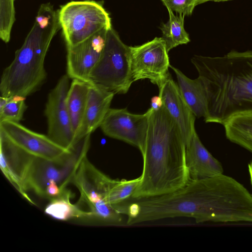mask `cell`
<instances>
[{"label": "cell", "instance_id": "5b68a950", "mask_svg": "<svg viewBox=\"0 0 252 252\" xmlns=\"http://www.w3.org/2000/svg\"><path fill=\"white\" fill-rule=\"evenodd\" d=\"M133 82L131 71L129 46L110 28L100 57L90 75V84L114 94L126 93Z\"/></svg>", "mask_w": 252, "mask_h": 252}, {"label": "cell", "instance_id": "484cf974", "mask_svg": "<svg viewBox=\"0 0 252 252\" xmlns=\"http://www.w3.org/2000/svg\"><path fill=\"white\" fill-rule=\"evenodd\" d=\"M10 97L3 96L0 97V109H1L10 100Z\"/></svg>", "mask_w": 252, "mask_h": 252}, {"label": "cell", "instance_id": "83f0119b", "mask_svg": "<svg viewBox=\"0 0 252 252\" xmlns=\"http://www.w3.org/2000/svg\"><path fill=\"white\" fill-rule=\"evenodd\" d=\"M228 0H197V5H198V4H201L202 3H204V2H205L207 1H209L219 2V1H228Z\"/></svg>", "mask_w": 252, "mask_h": 252}, {"label": "cell", "instance_id": "8992f818", "mask_svg": "<svg viewBox=\"0 0 252 252\" xmlns=\"http://www.w3.org/2000/svg\"><path fill=\"white\" fill-rule=\"evenodd\" d=\"M58 15L66 47L76 45L112 27L109 14L94 0L68 2L58 10Z\"/></svg>", "mask_w": 252, "mask_h": 252}, {"label": "cell", "instance_id": "4fadbf2b", "mask_svg": "<svg viewBox=\"0 0 252 252\" xmlns=\"http://www.w3.org/2000/svg\"><path fill=\"white\" fill-rule=\"evenodd\" d=\"M159 95L163 105L178 125L186 146L195 131V116L170 74L159 89Z\"/></svg>", "mask_w": 252, "mask_h": 252}, {"label": "cell", "instance_id": "d6986e66", "mask_svg": "<svg viewBox=\"0 0 252 252\" xmlns=\"http://www.w3.org/2000/svg\"><path fill=\"white\" fill-rule=\"evenodd\" d=\"M72 193L66 188L56 197L50 199L44 212L48 216L58 220H67L74 218L88 219V214L77 204L70 202Z\"/></svg>", "mask_w": 252, "mask_h": 252}, {"label": "cell", "instance_id": "30bf717a", "mask_svg": "<svg viewBox=\"0 0 252 252\" xmlns=\"http://www.w3.org/2000/svg\"><path fill=\"white\" fill-rule=\"evenodd\" d=\"M0 132L20 148L40 158L55 159L70 151L57 144L48 135L31 130L19 123H0Z\"/></svg>", "mask_w": 252, "mask_h": 252}, {"label": "cell", "instance_id": "4316f807", "mask_svg": "<svg viewBox=\"0 0 252 252\" xmlns=\"http://www.w3.org/2000/svg\"><path fill=\"white\" fill-rule=\"evenodd\" d=\"M248 169L250 175V182L252 188V160L248 165Z\"/></svg>", "mask_w": 252, "mask_h": 252}, {"label": "cell", "instance_id": "7a4b0ae2", "mask_svg": "<svg viewBox=\"0 0 252 252\" xmlns=\"http://www.w3.org/2000/svg\"><path fill=\"white\" fill-rule=\"evenodd\" d=\"M191 62L206 92V123L223 125L235 115L252 113V50H232L221 57L194 55Z\"/></svg>", "mask_w": 252, "mask_h": 252}, {"label": "cell", "instance_id": "ba28073f", "mask_svg": "<svg viewBox=\"0 0 252 252\" xmlns=\"http://www.w3.org/2000/svg\"><path fill=\"white\" fill-rule=\"evenodd\" d=\"M69 78L64 75L59 79L48 94L45 109L48 136L67 150L75 145L74 133L66 104Z\"/></svg>", "mask_w": 252, "mask_h": 252}, {"label": "cell", "instance_id": "cb8c5ba5", "mask_svg": "<svg viewBox=\"0 0 252 252\" xmlns=\"http://www.w3.org/2000/svg\"><path fill=\"white\" fill-rule=\"evenodd\" d=\"M61 191L62 190L57 183L53 181H51L48 185L46 189L47 199L50 200L52 198L57 196L61 193Z\"/></svg>", "mask_w": 252, "mask_h": 252}, {"label": "cell", "instance_id": "6da1fadb", "mask_svg": "<svg viewBox=\"0 0 252 252\" xmlns=\"http://www.w3.org/2000/svg\"><path fill=\"white\" fill-rule=\"evenodd\" d=\"M140 181L131 197L139 199L172 192L189 180L186 144L164 105L150 108Z\"/></svg>", "mask_w": 252, "mask_h": 252}, {"label": "cell", "instance_id": "2e32d148", "mask_svg": "<svg viewBox=\"0 0 252 252\" xmlns=\"http://www.w3.org/2000/svg\"><path fill=\"white\" fill-rule=\"evenodd\" d=\"M170 67L176 75L177 85L191 111L195 117H203L204 119L207 114V99L202 80L199 77L190 79L179 69L171 65Z\"/></svg>", "mask_w": 252, "mask_h": 252}, {"label": "cell", "instance_id": "277c9868", "mask_svg": "<svg viewBox=\"0 0 252 252\" xmlns=\"http://www.w3.org/2000/svg\"><path fill=\"white\" fill-rule=\"evenodd\" d=\"M91 143V134L77 142L70 151L53 159L34 156L30 164L25 185L31 191L42 198H47L46 189L51 181L57 183L62 190L73 178L82 160L87 156Z\"/></svg>", "mask_w": 252, "mask_h": 252}, {"label": "cell", "instance_id": "5bb4252c", "mask_svg": "<svg viewBox=\"0 0 252 252\" xmlns=\"http://www.w3.org/2000/svg\"><path fill=\"white\" fill-rule=\"evenodd\" d=\"M186 159L189 180L205 179L223 173L221 164L204 147L196 130L186 145Z\"/></svg>", "mask_w": 252, "mask_h": 252}, {"label": "cell", "instance_id": "d4e9b609", "mask_svg": "<svg viewBox=\"0 0 252 252\" xmlns=\"http://www.w3.org/2000/svg\"><path fill=\"white\" fill-rule=\"evenodd\" d=\"M163 105V102L161 97L158 95V96H155L151 99V107L154 109H157Z\"/></svg>", "mask_w": 252, "mask_h": 252}, {"label": "cell", "instance_id": "3957f363", "mask_svg": "<svg viewBox=\"0 0 252 252\" xmlns=\"http://www.w3.org/2000/svg\"><path fill=\"white\" fill-rule=\"evenodd\" d=\"M61 29L58 10L50 3L40 5L33 25L1 76V96L27 97L36 92L47 77L46 55L51 41Z\"/></svg>", "mask_w": 252, "mask_h": 252}, {"label": "cell", "instance_id": "9a60e30c", "mask_svg": "<svg viewBox=\"0 0 252 252\" xmlns=\"http://www.w3.org/2000/svg\"><path fill=\"white\" fill-rule=\"evenodd\" d=\"M114 94L90 84L87 104L81 125L75 137V144L100 127L109 110Z\"/></svg>", "mask_w": 252, "mask_h": 252}, {"label": "cell", "instance_id": "ac0fdd59", "mask_svg": "<svg viewBox=\"0 0 252 252\" xmlns=\"http://www.w3.org/2000/svg\"><path fill=\"white\" fill-rule=\"evenodd\" d=\"M223 126L228 140L252 153V113L235 115Z\"/></svg>", "mask_w": 252, "mask_h": 252}, {"label": "cell", "instance_id": "44dd1931", "mask_svg": "<svg viewBox=\"0 0 252 252\" xmlns=\"http://www.w3.org/2000/svg\"><path fill=\"white\" fill-rule=\"evenodd\" d=\"M140 176L132 180H117L111 189L107 198L108 203L115 206L131 197L140 181Z\"/></svg>", "mask_w": 252, "mask_h": 252}, {"label": "cell", "instance_id": "52a82bcc", "mask_svg": "<svg viewBox=\"0 0 252 252\" xmlns=\"http://www.w3.org/2000/svg\"><path fill=\"white\" fill-rule=\"evenodd\" d=\"M131 71L133 82L148 79L161 87L170 74L168 51L165 41L161 37L142 45L129 46Z\"/></svg>", "mask_w": 252, "mask_h": 252}, {"label": "cell", "instance_id": "7402d4cb", "mask_svg": "<svg viewBox=\"0 0 252 252\" xmlns=\"http://www.w3.org/2000/svg\"><path fill=\"white\" fill-rule=\"evenodd\" d=\"M26 97L15 95L11 96L9 101L0 109V123L10 121L19 123L27 106L25 103Z\"/></svg>", "mask_w": 252, "mask_h": 252}, {"label": "cell", "instance_id": "7c38bea8", "mask_svg": "<svg viewBox=\"0 0 252 252\" xmlns=\"http://www.w3.org/2000/svg\"><path fill=\"white\" fill-rule=\"evenodd\" d=\"M34 156L20 148L0 132V167L3 174L27 201L34 204L28 195L25 182Z\"/></svg>", "mask_w": 252, "mask_h": 252}, {"label": "cell", "instance_id": "9c48e42d", "mask_svg": "<svg viewBox=\"0 0 252 252\" xmlns=\"http://www.w3.org/2000/svg\"><path fill=\"white\" fill-rule=\"evenodd\" d=\"M149 113L136 114L126 108H110L100 127L106 136L136 147L144 153L148 127Z\"/></svg>", "mask_w": 252, "mask_h": 252}, {"label": "cell", "instance_id": "603a6c76", "mask_svg": "<svg viewBox=\"0 0 252 252\" xmlns=\"http://www.w3.org/2000/svg\"><path fill=\"white\" fill-rule=\"evenodd\" d=\"M167 9L181 14L190 15L197 5V0H161Z\"/></svg>", "mask_w": 252, "mask_h": 252}, {"label": "cell", "instance_id": "ffe728a7", "mask_svg": "<svg viewBox=\"0 0 252 252\" xmlns=\"http://www.w3.org/2000/svg\"><path fill=\"white\" fill-rule=\"evenodd\" d=\"M169 21L162 24L160 29L162 32V38L165 41L168 52L179 45L187 44L190 39L188 33L184 29L185 15L179 14L175 15L170 9H167Z\"/></svg>", "mask_w": 252, "mask_h": 252}, {"label": "cell", "instance_id": "8fae6325", "mask_svg": "<svg viewBox=\"0 0 252 252\" xmlns=\"http://www.w3.org/2000/svg\"><path fill=\"white\" fill-rule=\"evenodd\" d=\"M108 30H102L82 43L66 47L67 75L69 78L90 84V74L103 51Z\"/></svg>", "mask_w": 252, "mask_h": 252}, {"label": "cell", "instance_id": "e0dca14e", "mask_svg": "<svg viewBox=\"0 0 252 252\" xmlns=\"http://www.w3.org/2000/svg\"><path fill=\"white\" fill-rule=\"evenodd\" d=\"M89 88L88 83L73 79L67 93L66 104L74 133V143L86 110Z\"/></svg>", "mask_w": 252, "mask_h": 252}]
</instances>
